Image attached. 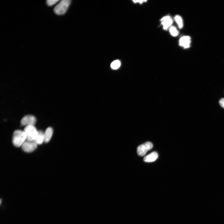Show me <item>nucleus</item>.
Here are the masks:
<instances>
[{"instance_id":"obj_1","label":"nucleus","mask_w":224,"mask_h":224,"mask_svg":"<svg viewBox=\"0 0 224 224\" xmlns=\"http://www.w3.org/2000/svg\"><path fill=\"white\" fill-rule=\"evenodd\" d=\"M26 140L27 137L23 131L17 130L13 133L12 142L15 146L17 147H21Z\"/></svg>"},{"instance_id":"obj_2","label":"nucleus","mask_w":224,"mask_h":224,"mask_svg":"<svg viewBox=\"0 0 224 224\" xmlns=\"http://www.w3.org/2000/svg\"><path fill=\"white\" fill-rule=\"evenodd\" d=\"M71 1L70 0H63L55 7L54 11L58 15H64L67 11Z\"/></svg>"},{"instance_id":"obj_3","label":"nucleus","mask_w":224,"mask_h":224,"mask_svg":"<svg viewBox=\"0 0 224 224\" xmlns=\"http://www.w3.org/2000/svg\"><path fill=\"white\" fill-rule=\"evenodd\" d=\"M23 131L27 137V140L31 141H35L38 131L34 126H26Z\"/></svg>"},{"instance_id":"obj_4","label":"nucleus","mask_w":224,"mask_h":224,"mask_svg":"<svg viewBox=\"0 0 224 224\" xmlns=\"http://www.w3.org/2000/svg\"><path fill=\"white\" fill-rule=\"evenodd\" d=\"M37 146L38 144L35 141L26 140L21 147L24 152L30 153L35 151L37 148Z\"/></svg>"},{"instance_id":"obj_5","label":"nucleus","mask_w":224,"mask_h":224,"mask_svg":"<svg viewBox=\"0 0 224 224\" xmlns=\"http://www.w3.org/2000/svg\"><path fill=\"white\" fill-rule=\"evenodd\" d=\"M153 144L150 142H147L139 146L137 149V152L139 155L143 156L153 147Z\"/></svg>"},{"instance_id":"obj_6","label":"nucleus","mask_w":224,"mask_h":224,"mask_svg":"<svg viewBox=\"0 0 224 224\" xmlns=\"http://www.w3.org/2000/svg\"><path fill=\"white\" fill-rule=\"evenodd\" d=\"M36 122V117L32 115H27L24 116L21 121V125L25 126H34Z\"/></svg>"},{"instance_id":"obj_7","label":"nucleus","mask_w":224,"mask_h":224,"mask_svg":"<svg viewBox=\"0 0 224 224\" xmlns=\"http://www.w3.org/2000/svg\"><path fill=\"white\" fill-rule=\"evenodd\" d=\"M191 42V38L190 36H183L180 39L179 45L184 48H188L190 47Z\"/></svg>"},{"instance_id":"obj_8","label":"nucleus","mask_w":224,"mask_h":224,"mask_svg":"<svg viewBox=\"0 0 224 224\" xmlns=\"http://www.w3.org/2000/svg\"><path fill=\"white\" fill-rule=\"evenodd\" d=\"M164 30L167 29L172 25L173 21L170 16L164 17L161 20Z\"/></svg>"},{"instance_id":"obj_9","label":"nucleus","mask_w":224,"mask_h":224,"mask_svg":"<svg viewBox=\"0 0 224 224\" xmlns=\"http://www.w3.org/2000/svg\"><path fill=\"white\" fill-rule=\"evenodd\" d=\"M158 157V154L156 152H153L144 158L143 160L146 162H152L155 161Z\"/></svg>"},{"instance_id":"obj_10","label":"nucleus","mask_w":224,"mask_h":224,"mask_svg":"<svg viewBox=\"0 0 224 224\" xmlns=\"http://www.w3.org/2000/svg\"><path fill=\"white\" fill-rule=\"evenodd\" d=\"M53 133V129L51 127H49L46 129L44 133V142L47 143L50 141Z\"/></svg>"},{"instance_id":"obj_11","label":"nucleus","mask_w":224,"mask_h":224,"mask_svg":"<svg viewBox=\"0 0 224 224\" xmlns=\"http://www.w3.org/2000/svg\"><path fill=\"white\" fill-rule=\"evenodd\" d=\"M35 141L38 144H41L44 142V133L42 131H38V134Z\"/></svg>"},{"instance_id":"obj_12","label":"nucleus","mask_w":224,"mask_h":224,"mask_svg":"<svg viewBox=\"0 0 224 224\" xmlns=\"http://www.w3.org/2000/svg\"><path fill=\"white\" fill-rule=\"evenodd\" d=\"M175 20L177 23L178 27L181 29L183 26V22L182 18L179 16H176L175 17Z\"/></svg>"},{"instance_id":"obj_13","label":"nucleus","mask_w":224,"mask_h":224,"mask_svg":"<svg viewBox=\"0 0 224 224\" xmlns=\"http://www.w3.org/2000/svg\"><path fill=\"white\" fill-rule=\"evenodd\" d=\"M121 65L120 61L119 60H116L111 63V66L113 69L117 70L120 67Z\"/></svg>"},{"instance_id":"obj_14","label":"nucleus","mask_w":224,"mask_h":224,"mask_svg":"<svg viewBox=\"0 0 224 224\" xmlns=\"http://www.w3.org/2000/svg\"><path fill=\"white\" fill-rule=\"evenodd\" d=\"M169 31L171 34L174 37L177 36L179 33L178 31L174 26L170 27Z\"/></svg>"},{"instance_id":"obj_15","label":"nucleus","mask_w":224,"mask_h":224,"mask_svg":"<svg viewBox=\"0 0 224 224\" xmlns=\"http://www.w3.org/2000/svg\"><path fill=\"white\" fill-rule=\"evenodd\" d=\"M59 1V0H48L47 1V4L48 6H50L54 5Z\"/></svg>"},{"instance_id":"obj_16","label":"nucleus","mask_w":224,"mask_h":224,"mask_svg":"<svg viewBox=\"0 0 224 224\" xmlns=\"http://www.w3.org/2000/svg\"><path fill=\"white\" fill-rule=\"evenodd\" d=\"M219 103L222 107L224 109V98H222L219 100Z\"/></svg>"},{"instance_id":"obj_17","label":"nucleus","mask_w":224,"mask_h":224,"mask_svg":"<svg viewBox=\"0 0 224 224\" xmlns=\"http://www.w3.org/2000/svg\"><path fill=\"white\" fill-rule=\"evenodd\" d=\"M133 2L135 3H139L140 4H142L143 2H146V1H133Z\"/></svg>"}]
</instances>
